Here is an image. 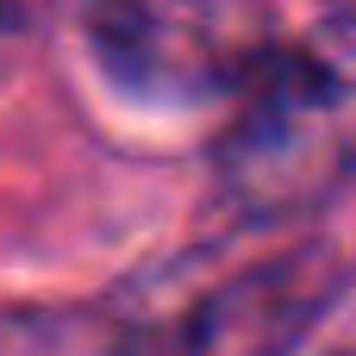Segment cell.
<instances>
[{"label":"cell","instance_id":"6da1fadb","mask_svg":"<svg viewBox=\"0 0 356 356\" xmlns=\"http://www.w3.org/2000/svg\"><path fill=\"white\" fill-rule=\"evenodd\" d=\"M225 200L257 225H288L356 188V6L275 38L238 88L213 144Z\"/></svg>","mask_w":356,"mask_h":356},{"label":"cell","instance_id":"3957f363","mask_svg":"<svg viewBox=\"0 0 356 356\" xmlns=\"http://www.w3.org/2000/svg\"><path fill=\"white\" fill-rule=\"evenodd\" d=\"M344 269L325 244H300L219 275L175 325H156L169 356H288L300 332L338 300Z\"/></svg>","mask_w":356,"mask_h":356},{"label":"cell","instance_id":"8992f818","mask_svg":"<svg viewBox=\"0 0 356 356\" xmlns=\"http://www.w3.org/2000/svg\"><path fill=\"white\" fill-rule=\"evenodd\" d=\"M325 356H356V325H344V332L332 338V350H325Z\"/></svg>","mask_w":356,"mask_h":356},{"label":"cell","instance_id":"5b68a950","mask_svg":"<svg viewBox=\"0 0 356 356\" xmlns=\"http://www.w3.org/2000/svg\"><path fill=\"white\" fill-rule=\"evenodd\" d=\"M44 25H50V0H0V81L38 50Z\"/></svg>","mask_w":356,"mask_h":356},{"label":"cell","instance_id":"7a4b0ae2","mask_svg":"<svg viewBox=\"0 0 356 356\" xmlns=\"http://www.w3.org/2000/svg\"><path fill=\"white\" fill-rule=\"evenodd\" d=\"M88 50L144 106H213L269 56L275 0H81Z\"/></svg>","mask_w":356,"mask_h":356},{"label":"cell","instance_id":"277c9868","mask_svg":"<svg viewBox=\"0 0 356 356\" xmlns=\"http://www.w3.org/2000/svg\"><path fill=\"white\" fill-rule=\"evenodd\" d=\"M0 356H169L156 325L106 307H13L0 313Z\"/></svg>","mask_w":356,"mask_h":356}]
</instances>
